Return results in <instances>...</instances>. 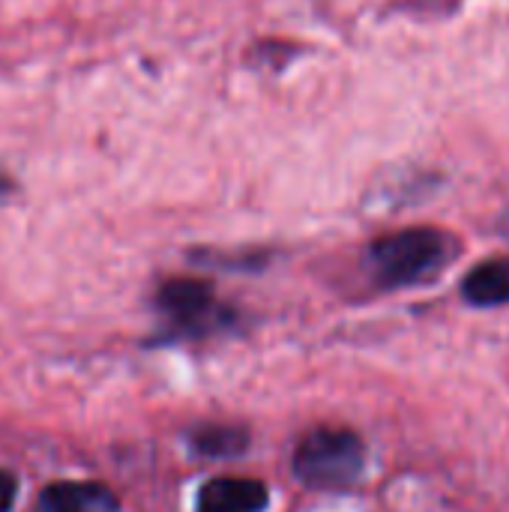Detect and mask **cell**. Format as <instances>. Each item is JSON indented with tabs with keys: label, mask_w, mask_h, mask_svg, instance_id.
<instances>
[{
	"label": "cell",
	"mask_w": 509,
	"mask_h": 512,
	"mask_svg": "<svg viewBox=\"0 0 509 512\" xmlns=\"http://www.w3.org/2000/svg\"><path fill=\"white\" fill-rule=\"evenodd\" d=\"M366 468V447L351 429H312L294 450V474L309 489H351Z\"/></svg>",
	"instance_id": "obj_2"
},
{
	"label": "cell",
	"mask_w": 509,
	"mask_h": 512,
	"mask_svg": "<svg viewBox=\"0 0 509 512\" xmlns=\"http://www.w3.org/2000/svg\"><path fill=\"white\" fill-rule=\"evenodd\" d=\"M156 306L165 324L180 336H201L222 321V306L207 282L198 279H171L159 288Z\"/></svg>",
	"instance_id": "obj_3"
},
{
	"label": "cell",
	"mask_w": 509,
	"mask_h": 512,
	"mask_svg": "<svg viewBox=\"0 0 509 512\" xmlns=\"http://www.w3.org/2000/svg\"><path fill=\"white\" fill-rule=\"evenodd\" d=\"M456 252V237L441 228H405L378 237L366 261L381 288H408L435 279Z\"/></svg>",
	"instance_id": "obj_1"
},
{
	"label": "cell",
	"mask_w": 509,
	"mask_h": 512,
	"mask_svg": "<svg viewBox=\"0 0 509 512\" xmlns=\"http://www.w3.org/2000/svg\"><path fill=\"white\" fill-rule=\"evenodd\" d=\"M270 492L261 480L219 477L201 486L195 512H264Z\"/></svg>",
	"instance_id": "obj_4"
},
{
	"label": "cell",
	"mask_w": 509,
	"mask_h": 512,
	"mask_svg": "<svg viewBox=\"0 0 509 512\" xmlns=\"http://www.w3.org/2000/svg\"><path fill=\"white\" fill-rule=\"evenodd\" d=\"M15 498H18V483H15V477H12L9 471H0V512L12 510Z\"/></svg>",
	"instance_id": "obj_8"
},
{
	"label": "cell",
	"mask_w": 509,
	"mask_h": 512,
	"mask_svg": "<svg viewBox=\"0 0 509 512\" xmlns=\"http://www.w3.org/2000/svg\"><path fill=\"white\" fill-rule=\"evenodd\" d=\"M462 297L477 309L509 306V258H489L462 279Z\"/></svg>",
	"instance_id": "obj_6"
},
{
	"label": "cell",
	"mask_w": 509,
	"mask_h": 512,
	"mask_svg": "<svg viewBox=\"0 0 509 512\" xmlns=\"http://www.w3.org/2000/svg\"><path fill=\"white\" fill-rule=\"evenodd\" d=\"M33 512H120V501L99 483H51Z\"/></svg>",
	"instance_id": "obj_5"
},
{
	"label": "cell",
	"mask_w": 509,
	"mask_h": 512,
	"mask_svg": "<svg viewBox=\"0 0 509 512\" xmlns=\"http://www.w3.org/2000/svg\"><path fill=\"white\" fill-rule=\"evenodd\" d=\"M249 435L237 426H204L192 435V447L204 456H234L246 450Z\"/></svg>",
	"instance_id": "obj_7"
}]
</instances>
